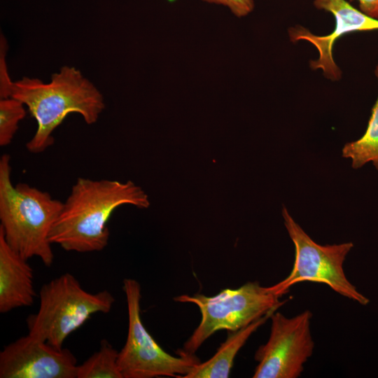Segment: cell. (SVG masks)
I'll return each mask as SVG.
<instances>
[{"label":"cell","mask_w":378,"mask_h":378,"mask_svg":"<svg viewBox=\"0 0 378 378\" xmlns=\"http://www.w3.org/2000/svg\"><path fill=\"white\" fill-rule=\"evenodd\" d=\"M123 204L148 208L150 202L145 192L131 181L78 178L50 230V243L66 251H102L110 237L106 223Z\"/></svg>","instance_id":"cell-1"},{"label":"cell","mask_w":378,"mask_h":378,"mask_svg":"<svg viewBox=\"0 0 378 378\" xmlns=\"http://www.w3.org/2000/svg\"><path fill=\"white\" fill-rule=\"evenodd\" d=\"M8 97L21 101L37 122L27 149L33 153L46 150L54 144L52 133L70 113H78L88 125L95 123L105 108L97 88L74 66H63L49 83L24 76L11 81Z\"/></svg>","instance_id":"cell-2"},{"label":"cell","mask_w":378,"mask_h":378,"mask_svg":"<svg viewBox=\"0 0 378 378\" xmlns=\"http://www.w3.org/2000/svg\"><path fill=\"white\" fill-rule=\"evenodd\" d=\"M10 157L0 159V229L8 245L22 257L41 259L47 267L53 263L49 240L50 230L63 203L27 183L11 181Z\"/></svg>","instance_id":"cell-3"},{"label":"cell","mask_w":378,"mask_h":378,"mask_svg":"<svg viewBox=\"0 0 378 378\" xmlns=\"http://www.w3.org/2000/svg\"><path fill=\"white\" fill-rule=\"evenodd\" d=\"M38 298L37 312L26 319L28 334L57 349L92 315L108 313L115 302L109 291L90 293L70 273L44 284Z\"/></svg>","instance_id":"cell-4"},{"label":"cell","mask_w":378,"mask_h":378,"mask_svg":"<svg viewBox=\"0 0 378 378\" xmlns=\"http://www.w3.org/2000/svg\"><path fill=\"white\" fill-rule=\"evenodd\" d=\"M280 298L258 281H248L236 289L226 288L214 296L197 293L175 297L176 302L196 304L202 316L200 324L180 351L195 354L214 332L237 331L275 312L286 302L281 301Z\"/></svg>","instance_id":"cell-5"},{"label":"cell","mask_w":378,"mask_h":378,"mask_svg":"<svg viewBox=\"0 0 378 378\" xmlns=\"http://www.w3.org/2000/svg\"><path fill=\"white\" fill-rule=\"evenodd\" d=\"M282 216L295 246V260L288 276L268 288L281 297L295 284L322 283L345 298L366 304L368 299L358 291L344 272V262L354 246L353 243L318 244L295 221L285 206L282 209Z\"/></svg>","instance_id":"cell-6"},{"label":"cell","mask_w":378,"mask_h":378,"mask_svg":"<svg viewBox=\"0 0 378 378\" xmlns=\"http://www.w3.org/2000/svg\"><path fill=\"white\" fill-rule=\"evenodd\" d=\"M128 331L118 365L123 378H153L162 376L183 377L197 364L195 354L179 351L174 356L164 351L146 329L141 318V286L132 279L123 280Z\"/></svg>","instance_id":"cell-7"},{"label":"cell","mask_w":378,"mask_h":378,"mask_svg":"<svg viewBox=\"0 0 378 378\" xmlns=\"http://www.w3.org/2000/svg\"><path fill=\"white\" fill-rule=\"evenodd\" d=\"M312 316L308 309L291 318L276 311L272 314L269 339L255 354L258 365L253 378H298L301 375L314 349L310 330Z\"/></svg>","instance_id":"cell-8"},{"label":"cell","mask_w":378,"mask_h":378,"mask_svg":"<svg viewBox=\"0 0 378 378\" xmlns=\"http://www.w3.org/2000/svg\"><path fill=\"white\" fill-rule=\"evenodd\" d=\"M77 368L70 350L29 334L0 352V378H76Z\"/></svg>","instance_id":"cell-9"},{"label":"cell","mask_w":378,"mask_h":378,"mask_svg":"<svg viewBox=\"0 0 378 378\" xmlns=\"http://www.w3.org/2000/svg\"><path fill=\"white\" fill-rule=\"evenodd\" d=\"M314 6L330 13L335 18V29L325 36H318L307 28L296 25L288 30L292 42L301 40L312 43L318 52V57L310 62L312 69H321L325 77L335 81L341 78L342 71L332 56L335 41L343 35L354 31L378 29V20L372 18L351 6L346 0H314Z\"/></svg>","instance_id":"cell-10"},{"label":"cell","mask_w":378,"mask_h":378,"mask_svg":"<svg viewBox=\"0 0 378 378\" xmlns=\"http://www.w3.org/2000/svg\"><path fill=\"white\" fill-rule=\"evenodd\" d=\"M36 295L33 269L8 245L0 229V312L31 306Z\"/></svg>","instance_id":"cell-11"},{"label":"cell","mask_w":378,"mask_h":378,"mask_svg":"<svg viewBox=\"0 0 378 378\" xmlns=\"http://www.w3.org/2000/svg\"><path fill=\"white\" fill-rule=\"evenodd\" d=\"M268 313L247 326L237 331L228 332V336L216 354L204 363L197 364L183 378H226L230 375L234 360L250 336L268 319Z\"/></svg>","instance_id":"cell-12"},{"label":"cell","mask_w":378,"mask_h":378,"mask_svg":"<svg viewBox=\"0 0 378 378\" xmlns=\"http://www.w3.org/2000/svg\"><path fill=\"white\" fill-rule=\"evenodd\" d=\"M378 80V65L374 71ZM342 157L351 160V166L358 169L372 162L378 170V97L371 111L367 129L358 140L346 143L342 148Z\"/></svg>","instance_id":"cell-13"},{"label":"cell","mask_w":378,"mask_h":378,"mask_svg":"<svg viewBox=\"0 0 378 378\" xmlns=\"http://www.w3.org/2000/svg\"><path fill=\"white\" fill-rule=\"evenodd\" d=\"M118 352L106 340L99 349L81 365H78L76 378H123L118 365Z\"/></svg>","instance_id":"cell-14"},{"label":"cell","mask_w":378,"mask_h":378,"mask_svg":"<svg viewBox=\"0 0 378 378\" xmlns=\"http://www.w3.org/2000/svg\"><path fill=\"white\" fill-rule=\"evenodd\" d=\"M24 104L13 97L0 99V146L9 145L26 115Z\"/></svg>","instance_id":"cell-15"},{"label":"cell","mask_w":378,"mask_h":378,"mask_svg":"<svg viewBox=\"0 0 378 378\" xmlns=\"http://www.w3.org/2000/svg\"><path fill=\"white\" fill-rule=\"evenodd\" d=\"M209 4L223 6L237 18L250 14L254 9V0H202Z\"/></svg>","instance_id":"cell-16"},{"label":"cell","mask_w":378,"mask_h":378,"mask_svg":"<svg viewBox=\"0 0 378 378\" xmlns=\"http://www.w3.org/2000/svg\"><path fill=\"white\" fill-rule=\"evenodd\" d=\"M7 48L6 40L1 35L0 41V99L8 97V86L12 81L8 75L5 59Z\"/></svg>","instance_id":"cell-17"},{"label":"cell","mask_w":378,"mask_h":378,"mask_svg":"<svg viewBox=\"0 0 378 378\" xmlns=\"http://www.w3.org/2000/svg\"><path fill=\"white\" fill-rule=\"evenodd\" d=\"M359 10L369 17L378 20V0H358Z\"/></svg>","instance_id":"cell-18"},{"label":"cell","mask_w":378,"mask_h":378,"mask_svg":"<svg viewBox=\"0 0 378 378\" xmlns=\"http://www.w3.org/2000/svg\"><path fill=\"white\" fill-rule=\"evenodd\" d=\"M169 1H174V0H169Z\"/></svg>","instance_id":"cell-19"}]
</instances>
